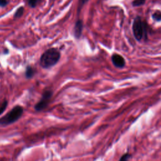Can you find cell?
I'll use <instances>...</instances> for the list:
<instances>
[{
	"label": "cell",
	"instance_id": "obj_1",
	"mask_svg": "<svg viewBox=\"0 0 161 161\" xmlns=\"http://www.w3.org/2000/svg\"><path fill=\"white\" fill-rule=\"evenodd\" d=\"M61 57L60 51L56 48L46 50L41 55L40 65L43 69H48L56 65Z\"/></svg>",
	"mask_w": 161,
	"mask_h": 161
},
{
	"label": "cell",
	"instance_id": "obj_2",
	"mask_svg": "<svg viewBox=\"0 0 161 161\" xmlns=\"http://www.w3.org/2000/svg\"><path fill=\"white\" fill-rule=\"evenodd\" d=\"M23 113V108L19 105H16L4 116L0 118V126H7L17 121Z\"/></svg>",
	"mask_w": 161,
	"mask_h": 161
},
{
	"label": "cell",
	"instance_id": "obj_3",
	"mask_svg": "<svg viewBox=\"0 0 161 161\" xmlns=\"http://www.w3.org/2000/svg\"><path fill=\"white\" fill-rule=\"evenodd\" d=\"M132 30L133 35L137 41H141L143 38L145 40L147 38V24L140 17L135 18L132 25Z\"/></svg>",
	"mask_w": 161,
	"mask_h": 161
},
{
	"label": "cell",
	"instance_id": "obj_4",
	"mask_svg": "<svg viewBox=\"0 0 161 161\" xmlns=\"http://www.w3.org/2000/svg\"><path fill=\"white\" fill-rule=\"evenodd\" d=\"M53 92L50 90H46L43 92L40 100L35 105L34 108L36 111H41L45 109L50 102L51 97H52Z\"/></svg>",
	"mask_w": 161,
	"mask_h": 161
},
{
	"label": "cell",
	"instance_id": "obj_5",
	"mask_svg": "<svg viewBox=\"0 0 161 161\" xmlns=\"http://www.w3.org/2000/svg\"><path fill=\"white\" fill-rule=\"evenodd\" d=\"M111 61L113 65L117 68H123L126 64L125 58L118 53H114L112 55Z\"/></svg>",
	"mask_w": 161,
	"mask_h": 161
},
{
	"label": "cell",
	"instance_id": "obj_6",
	"mask_svg": "<svg viewBox=\"0 0 161 161\" xmlns=\"http://www.w3.org/2000/svg\"><path fill=\"white\" fill-rule=\"evenodd\" d=\"M83 29V22L80 19H78L74 26V36L76 39L80 38L82 35Z\"/></svg>",
	"mask_w": 161,
	"mask_h": 161
},
{
	"label": "cell",
	"instance_id": "obj_7",
	"mask_svg": "<svg viewBox=\"0 0 161 161\" xmlns=\"http://www.w3.org/2000/svg\"><path fill=\"white\" fill-rule=\"evenodd\" d=\"M35 72H36L35 69L33 67L30 65H28L26 68V70L25 73V77L26 79H31L34 76Z\"/></svg>",
	"mask_w": 161,
	"mask_h": 161
},
{
	"label": "cell",
	"instance_id": "obj_8",
	"mask_svg": "<svg viewBox=\"0 0 161 161\" xmlns=\"http://www.w3.org/2000/svg\"><path fill=\"white\" fill-rule=\"evenodd\" d=\"M25 8L23 6H20L15 11L14 14V18H19L21 17L24 13Z\"/></svg>",
	"mask_w": 161,
	"mask_h": 161
},
{
	"label": "cell",
	"instance_id": "obj_9",
	"mask_svg": "<svg viewBox=\"0 0 161 161\" xmlns=\"http://www.w3.org/2000/svg\"><path fill=\"white\" fill-rule=\"evenodd\" d=\"M42 0H27V3L28 6L31 8H35L40 2Z\"/></svg>",
	"mask_w": 161,
	"mask_h": 161
},
{
	"label": "cell",
	"instance_id": "obj_10",
	"mask_svg": "<svg viewBox=\"0 0 161 161\" xmlns=\"http://www.w3.org/2000/svg\"><path fill=\"white\" fill-rule=\"evenodd\" d=\"M89 0H79L78 1V6H77V13H79L83 6L87 3Z\"/></svg>",
	"mask_w": 161,
	"mask_h": 161
},
{
	"label": "cell",
	"instance_id": "obj_11",
	"mask_svg": "<svg viewBox=\"0 0 161 161\" xmlns=\"http://www.w3.org/2000/svg\"><path fill=\"white\" fill-rule=\"evenodd\" d=\"M152 18L154 20L159 21H161V12L157 11L152 14Z\"/></svg>",
	"mask_w": 161,
	"mask_h": 161
},
{
	"label": "cell",
	"instance_id": "obj_12",
	"mask_svg": "<svg viewBox=\"0 0 161 161\" xmlns=\"http://www.w3.org/2000/svg\"><path fill=\"white\" fill-rule=\"evenodd\" d=\"M7 106H8V101L6 100H5L3 104H1V106H0V115L1 114H3V113L5 111V109H6L7 108Z\"/></svg>",
	"mask_w": 161,
	"mask_h": 161
},
{
	"label": "cell",
	"instance_id": "obj_13",
	"mask_svg": "<svg viewBox=\"0 0 161 161\" xmlns=\"http://www.w3.org/2000/svg\"><path fill=\"white\" fill-rule=\"evenodd\" d=\"M145 0H134L132 4L133 6H139L145 3Z\"/></svg>",
	"mask_w": 161,
	"mask_h": 161
},
{
	"label": "cell",
	"instance_id": "obj_14",
	"mask_svg": "<svg viewBox=\"0 0 161 161\" xmlns=\"http://www.w3.org/2000/svg\"><path fill=\"white\" fill-rule=\"evenodd\" d=\"M131 157V155L130 153H125L123 155L121 156V157L119 158L120 161H125V160H129L130 158Z\"/></svg>",
	"mask_w": 161,
	"mask_h": 161
},
{
	"label": "cell",
	"instance_id": "obj_15",
	"mask_svg": "<svg viewBox=\"0 0 161 161\" xmlns=\"http://www.w3.org/2000/svg\"><path fill=\"white\" fill-rule=\"evenodd\" d=\"M8 4V0H0V7L4 8Z\"/></svg>",
	"mask_w": 161,
	"mask_h": 161
}]
</instances>
